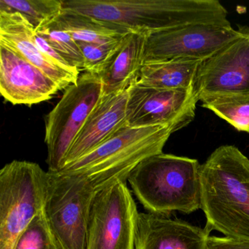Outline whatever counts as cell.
I'll list each match as a JSON object with an SVG mask.
<instances>
[{
    "instance_id": "1",
    "label": "cell",
    "mask_w": 249,
    "mask_h": 249,
    "mask_svg": "<svg viewBox=\"0 0 249 249\" xmlns=\"http://www.w3.org/2000/svg\"><path fill=\"white\" fill-rule=\"evenodd\" d=\"M64 11L150 35L192 24L230 25L217 0H62Z\"/></svg>"
},
{
    "instance_id": "2",
    "label": "cell",
    "mask_w": 249,
    "mask_h": 249,
    "mask_svg": "<svg viewBox=\"0 0 249 249\" xmlns=\"http://www.w3.org/2000/svg\"><path fill=\"white\" fill-rule=\"evenodd\" d=\"M205 227L249 241V159L234 145L217 148L200 166Z\"/></svg>"
},
{
    "instance_id": "3",
    "label": "cell",
    "mask_w": 249,
    "mask_h": 249,
    "mask_svg": "<svg viewBox=\"0 0 249 249\" xmlns=\"http://www.w3.org/2000/svg\"><path fill=\"white\" fill-rule=\"evenodd\" d=\"M200 166L195 159L160 153L140 163L127 181L148 213H192L200 208Z\"/></svg>"
},
{
    "instance_id": "4",
    "label": "cell",
    "mask_w": 249,
    "mask_h": 249,
    "mask_svg": "<svg viewBox=\"0 0 249 249\" xmlns=\"http://www.w3.org/2000/svg\"><path fill=\"white\" fill-rule=\"evenodd\" d=\"M173 132L169 126H124L110 139L58 173L77 176L100 191L117 180L127 181L145 159L162 153Z\"/></svg>"
},
{
    "instance_id": "5",
    "label": "cell",
    "mask_w": 249,
    "mask_h": 249,
    "mask_svg": "<svg viewBox=\"0 0 249 249\" xmlns=\"http://www.w3.org/2000/svg\"><path fill=\"white\" fill-rule=\"evenodd\" d=\"M47 172L14 160L0 170V249H14L20 234L43 211Z\"/></svg>"
},
{
    "instance_id": "6",
    "label": "cell",
    "mask_w": 249,
    "mask_h": 249,
    "mask_svg": "<svg viewBox=\"0 0 249 249\" xmlns=\"http://www.w3.org/2000/svg\"><path fill=\"white\" fill-rule=\"evenodd\" d=\"M96 191L77 176L47 171L43 213L62 249H86Z\"/></svg>"
},
{
    "instance_id": "7",
    "label": "cell",
    "mask_w": 249,
    "mask_h": 249,
    "mask_svg": "<svg viewBox=\"0 0 249 249\" xmlns=\"http://www.w3.org/2000/svg\"><path fill=\"white\" fill-rule=\"evenodd\" d=\"M102 96L103 83L100 75L84 72L76 83L65 90L62 98L46 116L48 171L55 173L63 167L75 137Z\"/></svg>"
},
{
    "instance_id": "8",
    "label": "cell",
    "mask_w": 249,
    "mask_h": 249,
    "mask_svg": "<svg viewBox=\"0 0 249 249\" xmlns=\"http://www.w3.org/2000/svg\"><path fill=\"white\" fill-rule=\"evenodd\" d=\"M139 215L126 181L98 191L90 210L86 249H135Z\"/></svg>"
},
{
    "instance_id": "9",
    "label": "cell",
    "mask_w": 249,
    "mask_h": 249,
    "mask_svg": "<svg viewBox=\"0 0 249 249\" xmlns=\"http://www.w3.org/2000/svg\"><path fill=\"white\" fill-rule=\"evenodd\" d=\"M243 36L231 25L199 24L148 35L144 64L170 60L203 61Z\"/></svg>"
},
{
    "instance_id": "10",
    "label": "cell",
    "mask_w": 249,
    "mask_h": 249,
    "mask_svg": "<svg viewBox=\"0 0 249 249\" xmlns=\"http://www.w3.org/2000/svg\"><path fill=\"white\" fill-rule=\"evenodd\" d=\"M198 102L194 88L163 89L135 84L129 88L126 124L130 127L169 126L176 132L195 119Z\"/></svg>"
},
{
    "instance_id": "11",
    "label": "cell",
    "mask_w": 249,
    "mask_h": 249,
    "mask_svg": "<svg viewBox=\"0 0 249 249\" xmlns=\"http://www.w3.org/2000/svg\"><path fill=\"white\" fill-rule=\"evenodd\" d=\"M243 34L201 63L194 87L199 101L210 96L249 94V37Z\"/></svg>"
},
{
    "instance_id": "12",
    "label": "cell",
    "mask_w": 249,
    "mask_h": 249,
    "mask_svg": "<svg viewBox=\"0 0 249 249\" xmlns=\"http://www.w3.org/2000/svg\"><path fill=\"white\" fill-rule=\"evenodd\" d=\"M59 90L45 72L0 43V93L6 101L32 106L50 100Z\"/></svg>"
},
{
    "instance_id": "13",
    "label": "cell",
    "mask_w": 249,
    "mask_h": 249,
    "mask_svg": "<svg viewBox=\"0 0 249 249\" xmlns=\"http://www.w3.org/2000/svg\"><path fill=\"white\" fill-rule=\"evenodd\" d=\"M128 96L129 89L103 94L75 137L65 157L64 166L91 152L110 139L119 129L127 126Z\"/></svg>"
},
{
    "instance_id": "14",
    "label": "cell",
    "mask_w": 249,
    "mask_h": 249,
    "mask_svg": "<svg viewBox=\"0 0 249 249\" xmlns=\"http://www.w3.org/2000/svg\"><path fill=\"white\" fill-rule=\"evenodd\" d=\"M0 43L6 45L45 72L61 90L66 89L79 78V71L60 68L43 53L36 42V29L19 13L0 11Z\"/></svg>"
},
{
    "instance_id": "15",
    "label": "cell",
    "mask_w": 249,
    "mask_h": 249,
    "mask_svg": "<svg viewBox=\"0 0 249 249\" xmlns=\"http://www.w3.org/2000/svg\"><path fill=\"white\" fill-rule=\"evenodd\" d=\"M210 232L169 215L140 213L135 249H205Z\"/></svg>"
},
{
    "instance_id": "16",
    "label": "cell",
    "mask_w": 249,
    "mask_h": 249,
    "mask_svg": "<svg viewBox=\"0 0 249 249\" xmlns=\"http://www.w3.org/2000/svg\"><path fill=\"white\" fill-rule=\"evenodd\" d=\"M148 34L130 32L119 42L100 77L103 94L126 90L138 82Z\"/></svg>"
},
{
    "instance_id": "17",
    "label": "cell",
    "mask_w": 249,
    "mask_h": 249,
    "mask_svg": "<svg viewBox=\"0 0 249 249\" xmlns=\"http://www.w3.org/2000/svg\"><path fill=\"white\" fill-rule=\"evenodd\" d=\"M202 61L170 60L144 64L138 85L163 89H190L195 87Z\"/></svg>"
},
{
    "instance_id": "18",
    "label": "cell",
    "mask_w": 249,
    "mask_h": 249,
    "mask_svg": "<svg viewBox=\"0 0 249 249\" xmlns=\"http://www.w3.org/2000/svg\"><path fill=\"white\" fill-rule=\"evenodd\" d=\"M57 20L61 27L70 33L76 42L97 45L113 44L130 33L118 26L68 11H63Z\"/></svg>"
},
{
    "instance_id": "19",
    "label": "cell",
    "mask_w": 249,
    "mask_h": 249,
    "mask_svg": "<svg viewBox=\"0 0 249 249\" xmlns=\"http://www.w3.org/2000/svg\"><path fill=\"white\" fill-rule=\"evenodd\" d=\"M202 107L213 112L240 132L249 134V94L204 97Z\"/></svg>"
},
{
    "instance_id": "20",
    "label": "cell",
    "mask_w": 249,
    "mask_h": 249,
    "mask_svg": "<svg viewBox=\"0 0 249 249\" xmlns=\"http://www.w3.org/2000/svg\"><path fill=\"white\" fill-rule=\"evenodd\" d=\"M0 11L22 14L36 30L63 12L62 0H0Z\"/></svg>"
},
{
    "instance_id": "21",
    "label": "cell",
    "mask_w": 249,
    "mask_h": 249,
    "mask_svg": "<svg viewBox=\"0 0 249 249\" xmlns=\"http://www.w3.org/2000/svg\"><path fill=\"white\" fill-rule=\"evenodd\" d=\"M57 18L36 30V34L43 37L71 66L84 70V58L77 42L61 27Z\"/></svg>"
},
{
    "instance_id": "22",
    "label": "cell",
    "mask_w": 249,
    "mask_h": 249,
    "mask_svg": "<svg viewBox=\"0 0 249 249\" xmlns=\"http://www.w3.org/2000/svg\"><path fill=\"white\" fill-rule=\"evenodd\" d=\"M14 249H62L49 227L43 211L20 234Z\"/></svg>"
},
{
    "instance_id": "23",
    "label": "cell",
    "mask_w": 249,
    "mask_h": 249,
    "mask_svg": "<svg viewBox=\"0 0 249 249\" xmlns=\"http://www.w3.org/2000/svg\"><path fill=\"white\" fill-rule=\"evenodd\" d=\"M119 42L109 45L77 42L84 58V71L89 73L100 75L106 68Z\"/></svg>"
},
{
    "instance_id": "24",
    "label": "cell",
    "mask_w": 249,
    "mask_h": 249,
    "mask_svg": "<svg viewBox=\"0 0 249 249\" xmlns=\"http://www.w3.org/2000/svg\"><path fill=\"white\" fill-rule=\"evenodd\" d=\"M205 249H249V241L232 237L209 236Z\"/></svg>"
},
{
    "instance_id": "25",
    "label": "cell",
    "mask_w": 249,
    "mask_h": 249,
    "mask_svg": "<svg viewBox=\"0 0 249 249\" xmlns=\"http://www.w3.org/2000/svg\"><path fill=\"white\" fill-rule=\"evenodd\" d=\"M240 31L243 32L245 35H246V36L249 37V27H247V28L246 29L244 28L243 30L242 29V30H240Z\"/></svg>"
}]
</instances>
